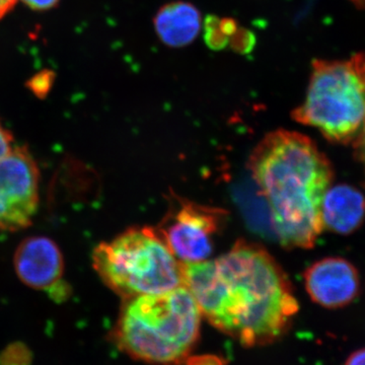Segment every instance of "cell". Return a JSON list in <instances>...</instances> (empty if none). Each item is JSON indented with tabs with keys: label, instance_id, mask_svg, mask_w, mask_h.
<instances>
[{
	"label": "cell",
	"instance_id": "cell-4",
	"mask_svg": "<svg viewBox=\"0 0 365 365\" xmlns=\"http://www.w3.org/2000/svg\"><path fill=\"white\" fill-rule=\"evenodd\" d=\"M93 265L108 287L123 299L184 287L182 263L157 228L131 227L93 252Z\"/></svg>",
	"mask_w": 365,
	"mask_h": 365
},
{
	"label": "cell",
	"instance_id": "cell-22",
	"mask_svg": "<svg viewBox=\"0 0 365 365\" xmlns=\"http://www.w3.org/2000/svg\"><path fill=\"white\" fill-rule=\"evenodd\" d=\"M355 6H359V9H365V0H351Z\"/></svg>",
	"mask_w": 365,
	"mask_h": 365
},
{
	"label": "cell",
	"instance_id": "cell-7",
	"mask_svg": "<svg viewBox=\"0 0 365 365\" xmlns=\"http://www.w3.org/2000/svg\"><path fill=\"white\" fill-rule=\"evenodd\" d=\"M39 184V168L26 148H14L0 158V232H18L32 223Z\"/></svg>",
	"mask_w": 365,
	"mask_h": 365
},
{
	"label": "cell",
	"instance_id": "cell-21",
	"mask_svg": "<svg viewBox=\"0 0 365 365\" xmlns=\"http://www.w3.org/2000/svg\"><path fill=\"white\" fill-rule=\"evenodd\" d=\"M16 0H0V20L14 9Z\"/></svg>",
	"mask_w": 365,
	"mask_h": 365
},
{
	"label": "cell",
	"instance_id": "cell-12",
	"mask_svg": "<svg viewBox=\"0 0 365 365\" xmlns=\"http://www.w3.org/2000/svg\"><path fill=\"white\" fill-rule=\"evenodd\" d=\"M33 352L21 341L11 343L0 352V365H32Z\"/></svg>",
	"mask_w": 365,
	"mask_h": 365
},
{
	"label": "cell",
	"instance_id": "cell-2",
	"mask_svg": "<svg viewBox=\"0 0 365 365\" xmlns=\"http://www.w3.org/2000/svg\"><path fill=\"white\" fill-rule=\"evenodd\" d=\"M248 165L280 244L313 248L324 230L322 201L334 181L330 160L304 134L276 130L254 148Z\"/></svg>",
	"mask_w": 365,
	"mask_h": 365
},
{
	"label": "cell",
	"instance_id": "cell-20",
	"mask_svg": "<svg viewBox=\"0 0 365 365\" xmlns=\"http://www.w3.org/2000/svg\"><path fill=\"white\" fill-rule=\"evenodd\" d=\"M344 365H365V348L352 352L346 359Z\"/></svg>",
	"mask_w": 365,
	"mask_h": 365
},
{
	"label": "cell",
	"instance_id": "cell-8",
	"mask_svg": "<svg viewBox=\"0 0 365 365\" xmlns=\"http://www.w3.org/2000/svg\"><path fill=\"white\" fill-rule=\"evenodd\" d=\"M14 264L16 275L28 287L47 292L58 302L71 294L68 285L63 281V255L49 237H26L16 249Z\"/></svg>",
	"mask_w": 365,
	"mask_h": 365
},
{
	"label": "cell",
	"instance_id": "cell-5",
	"mask_svg": "<svg viewBox=\"0 0 365 365\" xmlns=\"http://www.w3.org/2000/svg\"><path fill=\"white\" fill-rule=\"evenodd\" d=\"M295 121L314 127L327 140L352 143L365 123V53L347 60H314Z\"/></svg>",
	"mask_w": 365,
	"mask_h": 365
},
{
	"label": "cell",
	"instance_id": "cell-1",
	"mask_svg": "<svg viewBox=\"0 0 365 365\" xmlns=\"http://www.w3.org/2000/svg\"><path fill=\"white\" fill-rule=\"evenodd\" d=\"M182 272L202 317L245 347L279 340L299 313L292 282L260 245L235 242L213 260L182 263Z\"/></svg>",
	"mask_w": 365,
	"mask_h": 365
},
{
	"label": "cell",
	"instance_id": "cell-16",
	"mask_svg": "<svg viewBox=\"0 0 365 365\" xmlns=\"http://www.w3.org/2000/svg\"><path fill=\"white\" fill-rule=\"evenodd\" d=\"M185 365H227V361L220 355L215 354H200L190 355L188 359L185 360Z\"/></svg>",
	"mask_w": 365,
	"mask_h": 365
},
{
	"label": "cell",
	"instance_id": "cell-15",
	"mask_svg": "<svg viewBox=\"0 0 365 365\" xmlns=\"http://www.w3.org/2000/svg\"><path fill=\"white\" fill-rule=\"evenodd\" d=\"M232 49L240 53H249L253 49L255 44V38L253 34L245 29H239L235 31L234 35L230 40Z\"/></svg>",
	"mask_w": 365,
	"mask_h": 365
},
{
	"label": "cell",
	"instance_id": "cell-10",
	"mask_svg": "<svg viewBox=\"0 0 365 365\" xmlns=\"http://www.w3.org/2000/svg\"><path fill=\"white\" fill-rule=\"evenodd\" d=\"M365 220V194L349 184L331 185L322 201L324 230L336 235H349Z\"/></svg>",
	"mask_w": 365,
	"mask_h": 365
},
{
	"label": "cell",
	"instance_id": "cell-6",
	"mask_svg": "<svg viewBox=\"0 0 365 365\" xmlns=\"http://www.w3.org/2000/svg\"><path fill=\"white\" fill-rule=\"evenodd\" d=\"M177 200L157 227L158 235L182 263L208 260L227 211L185 199Z\"/></svg>",
	"mask_w": 365,
	"mask_h": 365
},
{
	"label": "cell",
	"instance_id": "cell-19",
	"mask_svg": "<svg viewBox=\"0 0 365 365\" xmlns=\"http://www.w3.org/2000/svg\"><path fill=\"white\" fill-rule=\"evenodd\" d=\"M21 1L35 11H48L56 6L59 0H21Z\"/></svg>",
	"mask_w": 365,
	"mask_h": 365
},
{
	"label": "cell",
	"instance_id": "cell-9",
	"mask_svg": "<svg viewBox=\"0 0 365 365\" xmlns=\"http://www.w3.org/2000/svg\"><path fill=\"white\" fill-rule=\"evenodd\" d=\"M304 279L311 299L329 309L349 306L361 290L359 269L342 257H327L314 262L304 271Z\"/></svg>",
	"mask_w": 365,
	"mask_h": 365
},
{
	"label": "cell",
	"instance_id": "cell-17",
	"mask_svg": "<svg viewBox=\"0 0 365 365\" xmlns=\"http://www.w3.org/2000/svg\"><path fill=\"white\" fill-rule=\"evenodd\" d=\"M353 150H354V157L357 163L361 165L365 178V123L360 130L359 135L352 143Z\"/></svg>",
	"mask_w": 365,
	"mask_h": 365
},
{
	"label": "cell",
	"instance_id": "cell-18",
	"mask_svg": "<svg viewBox=\"0 0 365 365\" xmlns=\"http://www.w3.org/2000/svg\"><path fill=\"white\" fill-rule=\"evenodd\" d=\"M14 137L0 122V158L6 157L14 150Z\"/></svg>",
	"mask_w": 365,
	"mask_h": 365
},
{
	"label": "cell",
	"instance_id": "cell-3",
	"mask_svg": "<svg viewBox=\"0 0 365 365\" xmlns=\"http://www.w3.org/2000/svg\"><path fill=\"white\" fill-rule=\"evenodd\" d=\"M124 300L113 329L114 344L144 364H184L199 342L202 319L188 288Z\"/></svg>",
	"mask_w": 365,
	"mask_h": 365
},
{
	"label": "cell",
	"instance_id": "cell-11",
	"mask_svg": "<svg viewBox=\"0 0 365 365\" xmlns=\"http://www.w3.org/2000/svg\"><path fill=\"white\" fill-rule=\"evenodd\" d=\"M202 25L200 11L189 2L175 1L163 6L155 18V28L160 39L173 48L191 44Z\"/></svg>",
	"mask_w": 365,
	"mask_h": 365
},
{
	"label": "cell",
	"instance_id": "cell-13",
	"mask_svg": "<svg viewBox=\"0 0 365 365\" xmlns=\"http://www.w3.org/2000/svg\"><path fill=\"white\" fill-rule=\"evenodd\" d=\"M204 39L209 48L213 50H222L230 43V37L222 26V19L215 16H209L204 25Z\"/></svg>",
	"mask_w": 365,
	"mask_h": 365
},
{
	"label": "cell",
	"instance_id": "cell-14",
	"mask_svg": "<svg viewBox=\"0 0 365 365\" xmlns=\"http://www.w3.org/2000/svg\"><path fill=\"white\" fill-rule=\"evenodd\" d=\"M54 78L52 72L48 71L39 72L31 79L30 83H28L29 88L38 98H45L51 88Z\"/></svg>",
	"mask_w": 365,
	"mask_h": 365
}]
</instances>
